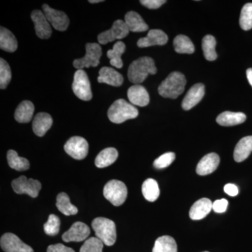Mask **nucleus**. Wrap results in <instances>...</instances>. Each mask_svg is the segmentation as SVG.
Listing matches in <instances>:
<instances>
[{
    "label": "nucleus",
    "instance_id": "f257e3e1",
    "mask_svg": "<svg viewBox=\"0 0 252 252\" xmlns=\"http://www.w3.org/2000/svg\"><path fill=\"white\" fill-rule=\"evenodd\" d=\"M157 68L152 58L142 57L131 63L127 72V77L132 84L144 82L149 74H156Z\"/></svg>",
    "mask_w": 252,
    "mask_h": 252
},
{
    "label": "nucleus",
    "instance_id": "f03ea898",
    "mask_svg": "<svg viewBox=\"0 0 252 252\" xmlns=\"http://www.w3.org/2000/svg\"><path fill=\"white\" fill-rule=\"evenodd\" d=\"M186 84L187 79L183 74L172 72L159 86L158 94L165 98H177L185 91Z\"/></svg>",
    "mask_w": 252,
    "mask_h": 252
},
{
    "label": "nucleus",
    "instance_id": "7ed1b4c3",
    "mask_svg": "<svg viewBox=\"0 0 252 252\" xmlns=\"http://www.w3.org/2000/svg\"><path fill=\"white\" fill-rule=\"evenodd\" d=\"M138 110L133 104L128 103L124 99H117L109 107L108 118L114 124H122L129 119L138 117Z\"/></svg>",
    "mask_w": 252,
    "mask_h": 252
},
{
    "label": "nucleus",
    "instance_id": "20e7f679",
    "mask_svg": "<svg viewBox=\"0 0 252 252\" xmlns=\"http://www.w3.org/2000/svg\"><path fill=\"white\" fill-rule=\"evenodd\" d=\"M93 229L96 238L99 239L104 245L112 246L117 240V229L113 220L104 217H97L92 221Z\"/></svg>",
    "mask_w": 252,
    "mask_h": 252
},
{
    "label": "nucleus",
    "instance_id": "39448f33",
    "mask_svg": "<svg viewBox=\"0 0 252 252\" xmlns=\"http://www.w3.org/2000/svg\"><path fill=\"white\" fill-rule=\"evenodd\" d=\"M104 196L114 206H120L125 203L127 195V189L124 182L113 180L104 186Z\"/></svg>",
    "mask_w": 252,
    "mask_h": 252
},
{
    "label": "nucleus",
    "instance_id": "423d86ee",
    "mask_svg": "<svg viewBox=\"0 0 252 252\" xmlns=\"http://www.w3.org/2000/svg\"><path fill=\"white\" fill-rule=\"evenodd\" d=\"M86 53L82 59L74 60L73 65L77 69L91 67H95L99 64L102 55V48L97 43H88L86 45Z\"/></svg>",
    "mask_w": 252,
    "mask_h": 252
},
{
    "label": "nucleus",
    "instance_id": "0eeeda50",
    "mask_svg": "<svg viewBox=\"0 0 252 252\" xmlns=\"http://www.w3.org/2000/svg\"><path fill=\"white\" fill-rule=\"evenodd\" d=\"M72 90L78 98L84 101H89L92 99L93 94L90 81L88 74L83 69H78L74 73Z\"/></svg>",
    "mask_w": 252,
    "mask_h": 252
},
{
    "label": "nucleus",
    "instance_id": "6e6552de",
    "mask_svg": "<svg viewBox=\"0 0 252 252\" xmlns=\"http://www.w3.org/2000/svg\"><path fill=\"white\" fill-rule=\"evenodd\" d=\"M13 190L17 194H27L32 198H36L41 189L40 182L33 179H28L26 176H21L13 181Z\"/></svg>",
    "mask_w": 252,
    "mask_h": 252
},
{
    "label": "nucleus",
    "instance_id": "1a4fd4ad",
    "mask_svg": "<svg viewBox=\"0 0 252 252\" xmlns=\"http://www.w3.org/2000/svg\"><path fill=\"white\" fill-rule=\"evenodd\" d=\"M129 30L126 26L125 21L117 20L113 23L112 27L108 31L100 33L97 36V40L100 44H107L115 41L116 39H122L128 35Z\"/></svg>",
    "mask_w": 252,
    "mask_h": 252
},
{
    "label": "nucleus",
    "instance_id": "9d476101",
    "mask_svg": "<svg viewBox=\"0 0 252 252\" xmlns=\"http://www.w3.org/2000/svg\"><path fill=\"white\" fill-rule=\"evenodd\" d=\"M68 155L76 160H83L89 153V143L84 137L74 136L67 140L64 146Z\"/></svg>",
    "mask_w": 252,
    "mask_h": 252
},
{
    "label": "nucleus",
    "instance_id": "9b49d317",
    "mask_svg": "<svg viewBox=\"0 0 252 252\" xmlns=\"http://www.w3.org/2000/svg\"><path fill=\"white\" fill-rule=\"evenodd\" d=\"M0 245L5 252H34L29 245L23 243L17 235L14 233H5L1 237Z\"/></svg>",
    "mask_w": 252,
    "mask_h": 252
},
{
    "label": "nucleus",
    "instance_id": "f8f14e48",
    "mask_svg": "<svg viewBox=\"0 0 252 252\" xmlns=\"http://www.w3.org/2000/svg\"><path fill=\"white\" fill-rule=\"evenodd\" d=\"M43 11L50 24L59 31H65L69 25V19L65 13L50 7L48 4L42 6Z\"/></svg>",
    "mask_w": 252,
    "mask_h": 252
},
{
    "label": "nucleus",
    "instance_id": "ddd939ff",
    "mask_svg": "<svg viewBox=\"0 0 252 252\" xmlns=\"http://www.w3.org/2000/svg\"><path fill=\"white\" fill-rule=\"evenodd\" d=\"M31 19L34 24L36 34L38 37L42 39H49L52 34L51 25L45 14L40 10H34L32 12Z\"/></svg>",
    "mask_w": 252,
    "mask_h": 252
},
{
    "label": "nucleus",
    "instance_id": "4468645a",
    "mask_svg": "<svg viewBox=\"0 0 252 252\" xmlns=\"http://www.w3.org/2000/svg\"><path fill=\"white\" fill-rule=\"evenodd\" d=\"M91 230L87 225L82 222L74 223L67 231L63 235V240L65 243L69 242H81L89 236Z\"/></svg>",
    "mask_w": 252,
    "mask_h": 252
},
{
    "label": "nucleus",
    "instance_id": "2eb2a0df",
    "mask_svg": "<svg viewBox=\"0 0 252 252\" xmlns=\"http://www.w3.org/2000/svg\"><path fill=\"white\" fill-rule=\"evenodd\" d=\"M167 41L168 36L161 30H151L147 36L139 39L137 44L140 48H146L152 46L165 45Z\"/></svg>",
    "mask_w": 252,
    "mask_h": 252
},
{
    "label": "nucleus",
    "instance_id": "dca6fc26",
    "mask_svg": "<svg viewBox=\"0 0 252 252\" xmlns=\"http://www.w3.org/2000/svg\"><path fill=\"white\" fill-rule=\"evenodd\" d=\"M205 94V86L197 84L192 86L182 101V107L185 110H190L201 101Z\"/></svg>",
    "mask_w": 252,
    "mask_h": 252
},
{
    "label": "nucleus",
    "instance_id": "f3484780",
    "mask_svg": "<svg viewBox=\"0 0 252 252\" xmlns=\"http://www.w3.org/2000/svg\"><path fill=\"white\" fill-rule=\"evenodd\" d=\"M127 97L130 103L139 107L148 105L150 98L147 89L140 84L132 86L127 91Z\"/></svg>",
    "mask_w": 252,
    "mask_h": 252
},
{
    "label": "nucleus",
    "instance_id": "a211bd4d",
    "mask_svg": "<svg viewBox=\"0 0 252 252\" xmlns=\"http://www.w3.org/2000/svg\"><path fill=\"white\" fill-rule=\"evenodd\" d=\"M220 157L215 153L207 154L199 161L196 172L199 175H210L215 172L220 165Z\"/></svg>",
    "mask_w": 252,
    "mask_h": 252
},
{
    "label": "nucleus",
    "instance_id": "6ab92c4d",
    "mask_svg": "<svg viewBox=\"0 0 252 252\" xmlns=\"http://www.w3.org/2000/svg\"><path fill=\"white\" fill-rule=\"evenodd\" d=\"M99 83L109 84V85L119 87L124 82V77L120 73L112 67H104L99 71V77L97 78Z\"/></svg>",
    "mask_w": 252,
    "mask_h": 252
},
{
    "label": "nucleus",
    "instance_id": "aec40b11",
    "mask_svg": "<svg viewBox=\"0 0 252 252\" xmlns=\"http://www.w3.org/2000/svg\"><path fill=\"white\" fill-rule=\"evenodd\" d=\"M212 210V203L210 199H200L192 205L189 212V216L193 220H203Z\"/></svg>",
    "mask_w": 252,
    "mask_h": 252
},
{
    "label": "nucleus",
    "instance_id": "412c9836",
    "mask_svg": "<svg viewBox=\"0 0 252 252\" xmlns=\"http://www.w3.org/2000/svg\"><path fill=\"white\" fill-rule=\"evenodd\" d=\"M53 119L47 113L41 112L36 114L32 123V130L38 137H43L51 128Z\"/></svg>",
    "mask_w": 252,
    "mask_h": 252
},
{
    "label": "nucleus",
    "instance_id": "4be33fe9",
    "mask_svg": "<svg viewBox=\"0 0 252 252\" xmlns=\"http://www.w3.org/2000/svg\"><path fill=\"white\" fill-rule=\"evenodd\" d=\"M125 23L129 31L133 32H142L148 31L149 26L141 17L140 14L135 11H129L125 16Z\"/></svg>",
    "mask_w": 252,
    "mask_h": 252
},
{
    "label": "nucleus",
    "instance_id": "5701e85b",
    "mask_svg": "<svg viewBox=\"0 0 252 252\" xmlns=\"http://www.w3.org/2000/svg\"><path fill=\"white\" fill-rule=\"evenodd\" d=\"M252 152V136L243 137L239 141L234 150L233 157L235 161L243 162L246 160Z\"/></svg>",
    "mask_w": 252,
    "mask_h": 252
},
{
    "label": "nucleus",
    "instance_id": "b1692460",
    "mask_svg": "<svg viewBox=\"0 0 252 252\" xmlns=\"http://www.w3.org/2000/svg\"><path fill=\"white\" fill-rule=\"evenodd\" d=\"M0 48L6 52L13 53L18 48V41L16 36L9 30L0 28Z\"/></svg>",
    "mask_w": 252,
    "mask_h": 252
},
{
    "label": "nucleus",
    "instance_id": "393cba45",
    "mask_svg": "<svg viewBox=\"0 0 252 252\" xmlns=\"http://www.w3.org/2000/svg\"><path fill=\"white\" fill-rule=\"evenodd\" d=\"M246 119L243 112H224L218 116L217 122L222 126H233L243 124Z\"/></svg>",
    "mask_w": 252,
    "mask_h": 252
},
{
    "label": "nucleus",
    "instance_id": "a878e982",
    "mask_svg": "<svg viewBox=\"0 0 252 252\" xmlns=\"http://www.w3.org/2000/svg\"><path fill=\"white\" fill-rule=\"evenodd\" d=\"M34 112V106L31 101H23L15 112L14 117L16 122L25 124L29 123L32 118Z\"/></svg>",
    "mask_w": 252,
    "mask_h": 252
},
{
    "label": "nucleus",
    "instance_id": "bb28decb",
    "mask_svg": "<svg viewBox=\"0 0 252 252\" xmlns=\"http://www.w3.org/2000/svg\"><path fill=\"white\" fill-rule=\"evenodd\" d=\"M118 156L117 149L112 147L104 149L96 157L94 164L99 168L108 167L117 160Z\"/></svg>",
    "mask_w": 252,
    "mask_h": 252
},
{
    "label": "nucleus",
    "instance_id": "cd10ccee",
    "mask_svg": "<svg viewBox=\"0 0 252 252\" xmlns=\"http://www.w3.org/2000/svg\"><path fill=\"white\" fill-rule=\"evenodd\" d=\"M56 207L65 216L75 215L78 213L77 207L71 203L69 196L65 193H61L58 195Z\"/></svg>",
    "mask_w": 252,
    "mask_h": 252
},
{
    "label": "nucleus",
    "instance_id": "c85d7f7f",
    "mask_svg": "<svg viewBox=\"0 0 252 252\" xmlns=\"http://www.w3.org/2000/svg\"><path fill=\"white\" fill-rule=\"evenodd\" d=\"M152 252H177V245L175 239L163 235L156 240Z\"/></svg>",
    "mask_w": 252,
    "mask_h": 252
},
{
    "label": "nucleus",
    "instance_id": "c756f323",
    "mask_svg": "<svg viewBox=\"0 0 252 252\" xmlns=\"http://www.w3.org/2000/svg\"><path fill=\"white\" fill-rule=\"evenodd\" d=\"M126 51V45L122 41H117L113 49L107 51V57L110 59V64L112 66L121 69L123 67L122 56Z\"/></svg>",
    "mask_w": 252,
    "mask_h": 252
},
{
    "label": "nucleus",
    "instance_id": "7c9ffc66",
    "mask_svg": "<svg viewBox=\"0 0 252 252\" xmlns=\"http://www.w3.org/2000/svg\"><path fill=\"white\" fill-rule=\"evenodd\" d=\"M142 194L146 200L154 202L160 195V189L157 181L154 179H147L144 181L142 187Z\"/></svg>",
    "mask_w": 252,
    "mask_h": 252
},
{
    "label": "nucleus",
    "instance_id": "2f4dec72",
    "mask_svg": "<svg viewBox=\"0 0 252 252\" xmlns=\"http://www.w3.org/2000/svg\"><path fill=\"white\" fill-rule=\"evenodd\" d=\"M173 44L176 52L178 54H191L195 51L193 42L188 36L183 34L176 36Z\"/></svg>",
    "mask_w": 252,
    "mask_h": 252
},
{
    "label": "nucleus",
    "instance_id": "473e14b6",
    "mask_svg": "<svg viewBox=\"0 0 252 252\" xmlns=\"http://www.w3.org/2000/svg\"><path fill=\"white\" fill-rule=\"evenodd\" d=\"M7 161L9 166L17 171H25L30 168L28 159L20 157L14 150H9L7 152Z\"/></svg>",
    "mask_w": 252,
    "mask_h": 252
},
{
    "label": "nucleus",
    "instance_id": "72a5a7b5",
    "mask_svg": "<svg viewBox=\"0 0 252 252\" xmlns=\"http://www.w3.org/2000/svg\"><path fill=\"white\" fill-rule=\"evenodd\" d=\"M216 45V39L213 36H204L202 41V47H203L204 56L207 61H214L217 59V54L215 50Z\"/></svg>",
    "mask_w": 252,
    "mask_h": 252
},
{
    "label": "nucleus",
    "instance_id": "f704fd0d",
    "mask_svg": "<svg viewBox=\"0 0 252 252\" xmlns=\"http://www.w3.org/2000/svg\"><path fill=\"white\" fill-rule=\"evenodd\" d=\"M240 26L244 31L252 28V3H248L242 9L240 17Z\"/></svg>",
    "mask_w": 252,
    "mask_h": 252
},
{
    "label": "nucleus",
    "instance_id": "c9c22d12",
    "mask_svg": "<svg viewBox=\"0 0 252 252\" xmlns=\"http://www.w3.org/2000/svg\"><path fill=\"white\" fill-rule=\"evenodd\" d=\"M11 79V71L9 64L6 61L0 60V89H5Z\"/></svg>",
    "mask_w": 252,
    "mask_h": 252
},
{
    "label": "nucleus",
    "instance_id": "e433bc0d",
    "mask_svg": "<svg viewBox=\"0 0 252 252\" xmlns=\"http://www.w3.org/2000/svg\"><path fill=\"white\" fill-rule=\"evenodd\" d=\"M61 221L59 217L55 215H50L49 220L44 223V230L46 235L54 236L56 235L60 231Z\"/></svg>",
    "mask_w": 252,
    "mask_h": 252
},
{
    "label": "nucleus",
    "instance_id": "4c0bfd02",
    "mask_svg": "<svg viewBox=\"0 0 252 252\" xmlns=\"http://www.w3.org/2000/svg\"><path fill=\"white\" fill-rule=\"evenodd\" d=\"M104 243L97 238H91L86 240L80 249V252H102Z\"/></svg>",
    "mask_w": 252,
    "mask_h": 252
},
{
    "label": "nucleus",
    "instance_id": "58836bf2",
    "mask_svg": "<svg viewBox=\"0 0 252 252\" xmlns=\"http://www.w3.org/2000/svg\"><path fill=\"white\" fill-rule=\"evenodd\" d=\"M175 159V154L168 152L162 154L160 157L156 159L154 162V166L157 169H163L170 166Z\"/></svg>",
    "mask_w": 252,
    "mask_h": 252
},
{
    "label": "nucleus",
    "instance_id": "ea45409f",
    "mask_svg": "<svg viewBox=\"0 0 252 252\" xmlns=\"http://www.w3.org/2000/svg\"><path fill=\"white\" fill-rule=\"evenodd\" d=\"M228 205V202L226 199H220L212 204V210L217 213H223L226 211Z\"/></svg>",
    "mask_w": 252,
    "mask_h": 252
},
{
    "label": "nucleus",
    "instance_id": "a19ab883",
    "mask_svg": "<svg viewBox=\"0 0 252 252\" xmlns=\"http://www.w3.org/2000/svg\"><path fill=\"white\" fill-rule=\"evenodd\" d=\"M166 2L165 0H141L140 3L149 9H157Z\"/></svg>",
    "mask_w": 252,
    "mask_h": 252
},
{
    "label": "nucleus",
    "instance_id": "79ce46f5",
    "mask_svg": "<svg viewBox=\"0 0 252 252\" xmlns=\"http://www.w3.org/2000/svg\"><path fill=\"white\" fill-rule=\"evenodd\" d=\"M47 252H75L72 248H67L63 244L50 245L47 249Z\"/></svg>",
    "mask_w": 252,
    "mask_h": 252
},
{
    "label": "nucleus",
    "instance_id": "37998d69",
    "mask_svg": "<svg viewBox=\"0 0 252 252\" xmlns=\"http://www.w3.org/2000/svg\"><path fill=\"white\" fill-rule=\"evenodd\" d=\"M224 191L230 196H236L239 193L238 187L233 184H228L224 187Z\"/></svg>",
    "mask_w": 252,
    "mask_h": 252
},
{
    "label": "nucleus",
    "instance_id": "c03bdc74",
    "mask_svg": "<svg viewBox=\"0 0 252 252\" xmlns=\"http://www.w3.org/2000/svg\"><path fill=\"white\" fill-rule=\"evenodd\" d=\"M247 77H248L249 83L252 87V68H250L247 70Z\"/></svg>",
    "mask_w": 252,
    "mask_h": 252
},
{
    "label": "nucleus",
    "instance_id": "a18cd8bd",
    "mask_svg": "<svg viewBox=\"0 0 252 252\" xmlns=\"http://www.w3.org/2000/svg\"><path fill=\"white\" fill-rule=\"evenodd\" d=\"M89 1L92 4H95V3L102 2L103 0H89Z\"/></svg>",
    "mask_w": 252,
    "mask_h": 252
},
{
    "label": "nucleus",
    "instance_id": "49530a36",
    "mask_svg": "<svg viewBox=\"0 0 252 252\" xmlns=\"http://www.w3.org/2000/svg\"><path fill=\"white\" fill-rule=\"evenodd\" d=\"M209 252L205 251V252Z\"/></svg>",
    "mask_w": 252,
    "mask_h": 252
}]
</instances>
